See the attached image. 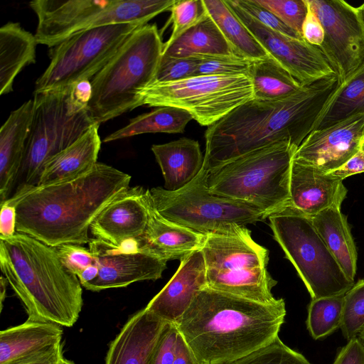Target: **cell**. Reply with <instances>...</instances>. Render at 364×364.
Here are the masks:
<instances>
[{
    "instance_id": "1",
    "label": "cell",
    "mask_w": 364,
    "mask_h": 364,
    "mask_svg": "<svg viewBox=\"0 0 364 364\" xmlns=\"http://www.w3.org/2000/svg\"><path fill=\"white\" fill-rule=\"evenodd\" d=\"M131 176L97 162L86 174L46 186L23 185L7 200L16 208V230L56 247L89 244L100 213L129 187Z\"/></svg>"
},
{
    "instance_id": "2",
    "label": "cell",
    "mask_w": 364,
    "mask_h": 364,
    "mask_svg": "<svg viewBox=\"0 0 364 364\" xmlns=\"http://www.w3.org/2000/svg\"><path fill=\"white\" fill-rule=\"evenodd\" d=\"M338 85L333 75L304 86L278 100L252 99L208 127L203 168L271 144L287 142L299 147L312 131L318 115Z\"/></svg>"
},
{
    "instance_id": "3",
    "label": "cell",
    "mask_w": 364,
    "mask_h": 364,
    "mask_svg": "<svg viewBox=\"0 0 364 364\" xmlns=\"http://www.w3.org/2000/svg\"><path fill=\"white\" fill-rule=\"evenodd\" d=\"M286 314L283 299L264 304L206 287L175 324L198 364H218L271 343Z\"/></svg>"
},
{
    "instance_id": "4",
    "label": "cell",
    "mask_w": 364,
    "mask_h": 364,
    "mask_svg": "<svg viewBox=\"0 0 364 364\" xmlns=\"http://www.w3.org/2000/svg\"><path fill=\"white\" fill-rule=\"evenodd\" d=\"M0 267L28 320L64 327L76 323L83 306L82 285L55 247L21 232L0 237Z\"/></svg>"
},
{
    "instance_id": "5",
    "label": "cell",
    "mask_w": 364,
    "mask_h": 364,
    "mask_svg": "<svg viewBox=\"0 0 364 364\" xmlns=\"http://www.w3.org/2000/svg\"><path fill=\"white\" fill-rule=\"evenodd\" d=\"M163 49L157 26H141L90 80L87 110L96 124L142 105L140 94L153 83Z\"/></svg>"
},
{
    "instance_id": "6",
    "label": "cell",
    "mask_w": 364,
    "mask_h": 364,
    "mask_svg": "<svg viewBox=\"0 0 364 364\" xmlns=\"http://www.w3.org/2000/svg\"><path fill=\"white\" fill-rule=\"evenodd\" d=\"M298 147L281 142L256 149L205 170L214 193L252 204L267 218L289 205V179Z\"/></svg>"
},
{
    "instance_id": "7",
    "label": "cell",
    "mask_w": 364,
    "mask_h": 364,
    "mask_svg": "<svg viewBox=\"0 0 364 364\" xmlns=\"http://www.w3.org/2000/svg\"><path fill=\"white\" fill-rule=\"evenodd\" d=\"M203 254L208 287L264 304H277V284L267 266L268 251L245 227L234 234L206 235Z\"/></svg>"
},
{
    "instance_id": "8",
    "label": "cell",
    "mask_w": 364,
    "mask_h": 364,
    "mask_svg": "<svg viewBox=\"0 0 364 364\" xmlns=\"http://www.w3.org/2000/svg\"><path fill=\"white\" fill-rule=\"evenodd\" d=\"M149 193L154 206L164 218L205 235L234 234L246 225L267 218L252 204L210 191L203 168L191 182L178 191L156 187Z\"/></svg>"
},
{
    "instance_id": "9",
    "label": "cell",
    "mask_w": 364,
    "mask_h": 364,
    "mask_svg": "<svg viewBox=\"0 0 364 364\" xmlns=\"http://www.w3.org/2000/svg\"><path fill=\"white\" fill-rule=\"evenodd\" d=\"M274 238L311 299L345 294L354 284L326 247L311 218L289 205L268 217Z\"/></svg>"
},
{
    "instance_id": "10",
    "label": "cell",
    "mask_w": 364,
    "mask_h": 364,
    "mask_svg": "<svg viewBox=\"0 0 364 364\" xmlns=\"http://www.w3.org/2000/svg\"><path fill=\"white\" fill-rule=\"evenodd\" d=\"M70 87L34 93L33 119L18 186L36 185L44 164L96 124L87 108L78 107L72 102Z\"/></svg>"
},
{
    "instance_id": "11",
    "label": "cell",
    "mask_w": 364,
    "mask_h": 364,
    "mask_svg": "<svg viewBox=\"0 0 364 364\" xmlns=\"http://www.w3.org/2000/svg\"><path fill=\"white\" fill-rule=\"evenodd\" d=\"M140 97L142 105L181 108L200 125L209 127L254 99V90L249 75H198L151 84Z\"/></svg>"
},
{
    "instance_id": "12",
    "label": "cell",
    "mask_w": 364,
    "mask_h": 364,
    "mask_svg": "<svg viewBox=\"0 0 364 364\" xmlns=\"http://www.w3.org/2000/svg\"><path fill=\"white\" fill-rule=\"evenodd\" d=\"M140 26L136 23L112 24L70 36L50 50V63L36 80L34 93L60 90L82 80H90Z\"/></svg>"
},
{
    "instance_id": "13",
    "label": "cell",
    "mask_w": 364,
    "mask_h": 364,
    "mask_svg": "<svg viewBox=\"0 0 364 364\" xmlns=\"http://www.w3.org/2000/svg\"><path fill=\"white\" fill-rule=\"evenodd\" d=\"M319 19L324 38L321 50L338 84L364 63V11L343 0H306Z\"/></svg>"
},
{
    "instance_id": "14",
    "label": "cell",
    "mask_w": 364,
    "mask_h": 364,
    "mask_svg": "<svg viewBox=\"0 0 364 364\" xmlns=\"http://www.w3.org/2000/svg\"><path fill=\"white\" fill-rule=\"evenodd\" d=\"M225 1L269 55L302 86L336 75L318 46L266 26L240 9L234 0Z\"/></svg>"
},
{
    "instance_id": "15",
    "label": "cell",
    "mask_w": 364,
    "mask_h": 364,
    "mask_svg": "<svg viewBox=\"0 0 364 364\" xmlns=\"http://www.w3.org/2000/svg\"><path fill=\"white\" fill-rule=\"evenodd\" d=\"M88 248L96 257L99 267L96 279L83 287L92 291L156 280L166 268L167 261L145 250L139 238L126 240L119 245L92 238Z\"/></svg>"
},
{
    "instance_id": "16",
    "label": "cell",
    "mask_w": 364,
    "mask_h": 364,
    "mask_svg": "<svg viewBox=\"0 0 364 364\" xmlns=\"http://www.w3.org/2000/svg\"><path fill=\"white\" fill-rule=\"evenodd\" d=\"M364 113L313 130L297 148L294 159L328 172L345 164L361 147Z\"/></svg>"
},
{
    "instance_id": "17",
    "label": "cell",
    "mask_w": 364,
    "mask_h": 364,
    "mask_svg": "<svg viewBox=\"0 0 364 364\" xmlns=\"http://www.w3.org/2000/svg\"><path fill=\"white\" fill-rule=\"evenodd\" d=\"M149 204V189L129 186L100 213L90 232L93 238L113 245L139 238L148 223Z\"/></svg>"
},
{
    "instance_id": "18",
    "label": "cell",
    "mask_w": 364,
    "mask_h": 364,
    "mask_svg": "<svg viewBox=\"0 0 364 364\" xmlns=\"http://www.w3.org/2000/svg\"><path fill=\"white\" fill-rule=\"evenodd\" d=\"M111 0H34L29 3L36 13L38 44L54 47L82 31Z\"/></svg>"
},
{
    "instance_id": "19",
    "label": "cell",
    "mask_w": 364,
    "mask_h": 364,
    "mask_svg": "<svg viewBox=\"0 0 364 364\" xmlns=\"http://www.w3.org/2000/svg\"><path fill=\"white\" fill-rule=\"evenodd\" d=\"M206 287L204 257L198 250L181 260L175 274L145 308L161 319L176 323Z\"/></svg>"
},
{
    "instance_id": "20",
    "label": "cell",
    "mask_w": 364,
    "mask_h": 364,
    "mask_svg": "<svg viewBox=\"0 0 364 364\" xmlns=\"http://www.w3.org/2000/svg\"><path fill=\"white\" fill-rule=\"evenodd\" d=\"M348 190L342 181L296 159L289 179V205L312 218L333 206H341Z\"/></svg>"
},
{
    "instance_id": "21",
    "label": "cell",
    "mask_w": 364,
    "mask_h": 364,
    "mask_svg": "<svg viewBox=\"0 0 364 364\" xmlns=\"http://www.w3.org/2000/svg\"><path fill=\"white\" fill-rule=\"evenodd\" d=\"M167 324L145 307L138 311L110 343L105 364H152Z\"/></svg>"
},
{
    "instance_id": "22",
    "label": "cell",
    "mask_w": 364,
    "mask_h": 364,
    "mask_svg": "<svg viewBox=\"0 0 364 364\" xmlns=\"http://www.w3.org/2000/svg\"><path fill=\"white\" fill-rule=\"evenodd\" d=\"M34 102H24L12 111L0 129V202L9 198L17 183L30 131Z\"/></svg>"
},
{
    "instance_id": "23",
    "label": "cell",
    "mask_w": 364,
    "mask_h": 364,
    "mask_svg": "<svg viewBox=\"0 0 364 364\" xmlns=\"http://www.w3.org/2000/svg\"><path fill=\"white\" fill-rule=\"evenodd\" d=\"M205 237V235L164 218L154 206L150 196L148 223L139 237L145 250L166 261L181 260L193 252L200 250Z\"/></svg>"
},
{
    "instance_id": "24",
    "label": "cell",
    "mask_w": 364,
    "mask_h": 364,
    "mask_svg": "<svg viewBox=\"0 0 364 364\" xmlns=\"http://www.w3.org/2000/svg\"><path fill=\"white\" fill-rule=\"evenodd\" d=\"M98 124L43 166L36 186H46L77 178L90 172L97 163L101 147Z\"/></svg>"
},
{
    "instance_id": "25",
    "label": "cell",
    "mask_w": 364,
    "mask_h": 364,
    "mask_svg": "<svg viewBox=\"0 0 364 364\" xmlns=\"http://www.w3.org/2000/svg\"><path fill=\"white\" fill-rule=\"evenodd\" d=\"M62 326L27 319L0 332V364H14L61 343Z\"/></svg>"
},
{
    "instance_id": "26",
    "label": "cell",
    "mask_w": 364,
    "mask_h": 364,
    "mask_svg": "<svg viewBox=\"0 0 364 364\" xmlns=\"http://www.w3.org/2000/svg\"><path fill=\"white\" fill-rule=\"evenodd\" d=\"M151 151L160 166L164 188L178 191L191 182L203 167V156L197 141L181 138L162 144H154Z\"/></svg>"
},
{
    "instance_id": "27",
    "label": "cell",
    "mask_w": 364,
    "mask_h": 364,
    "mask_svg": "<svg viewBox=\"0 0 364 364\" xmlns=\"http://www.w3.org/2000/svg\"><path fill=\"white\" fill-rule=\"evenodd\" d=\"M333 206L311 218L313 225L347 277L354 282L358 253L347 217Z\"/></svg>"
},
{
    "instance_id": "28",
    "label": "cell",
    "mask_w": 364,
    "mask_h": 364,
    "mask_svg": "<svg viewBox=\"0 0 364 364\" xmlns=\"http://www.w3.org/2000/svg\"><path fill=\"white\" fill-rule=\"evenodd\" d=\"M38 44L35 35L18 23L9 22L0 28V94L13 90L16 75L35 63Z\"/></svg>"
},
{
    "instance_id": "29",
    "label": "cell",
    "mask_w": 364,
    "mask_h": 364,
    "mask_svg": "<svg viewBox=\"0 0 364 364\" xmlns=\"http://www.w3.org/2000/svg\"><path fill=\"white\" fill-rule=\"evenodd\" d=\"M162 55L177 58L239 56L209 15L186 31L173 43L164 46Z\"/></svg>"
},
{
    "instance_id": "30",
    "label": "cell",
    "mask_w": 364,
    "mask_h": 364,
    "mask_svg": "<svg viewBox=\"0 0 364 364\" xmlns=\"http://www.w3.org/2000/svg\"><path fill=\"white\" fill-rule=\"evenodd\" d=\"M363 113L364 63L338 85L316 120L312 131L331 126L350 117Z\"/></svg>"
},
{
    "instance_id": "31",
    "label": "cell",
    "mask_w": 364,
    "mask_h": 364,
    "mask_svg": "<svg viewBox=\"0 0 364 364\" xmlns=\"http://www.w3.org/2000/svg\"><path fill=\"white\" fill-rule=\"evenodd\" d=\"M203 4L208 15L237 55L252 62L269 56L225 1L203 0Z\"/></svg>"
},
{
    "instance_id": "32",
    "label": "cell",
    "mask_w": 364,
    "mask_h": 364,
    "mask_svg": "<svg viewBox=\"0 0 364 364\" xmlns=\"http://www.w3.org/2000/svg\"><path fill=\"white\" fill-rule=\"evenodd\" d=\"M248 75L252 82L254 99L259 100H281L304 87L270 56L252 62Z\"/></svg>"
},
{
    "instance_id": "33",
    "label": "cell",
    "mask_w": 364,
    "mask_h": 364,
    "mask_svg": "<svg viewBox=\"0 0 364 364\" xmlns=\"http://www.w3.org/2000/svg\"><path fill=\"white\" fill-rule=\"evenodd\" d=\"M193 119L185 109L175 107H159L132 119L124 127L107 135L104 142H110L145 133H183Z\"/></svg>"
},
{
    "instance_id": "34",
    "label": "cell",
    "mask_w": 364,
    "mask_h": 364,
    "mask_svg": "<svg viewBox=\"0 0 364 364\" xmlns=\"http://www.w3.org/2000/svg\"><path fill=\"white\" fill-rule=\"evenodd\" d=\"M343 295L311 299L306 323L314 339H323L340 328Z\"/></svg>"
},
{
    "instance_id": "35",
    "label": "cell",
    "mask_w": 364,
    "mask_h": 364,
    "mask_svg": "<svg viewBox=\"0 0 364 364\" xmlns=\"http://www.w3.org/2000/svg\"><path fill=\"white\" fill-rule=\"evenodd\" d=\"M218 364H311L302 354L278 337L267 345L237 359Z\"/></svg>"
},
{
    "instance_id": "36",
    "label": "cell",
    "mask_w": 364,
    "mask_h": 364,
    "mask_svg": "<svg viewBox=\"0 0 364 364\" xmlns=\"http://www.w3.org/2000/svg\"><path fill=\"white\" fill-rule=\"evenodd\" d=\"M364 328V279H359L343 295L340 329L349 341Z\"/></svg>"
},
{
    "instance_id": "37",
    "label": "cell",
    "mask_w": 364,
    "mask_h": 364,
    "mask_svg": "<svg viewBox=\"0 0 364 364\" xmlns=\"http://www.w3.org/2000/svg\"><path fill=\"white\" fill-rule=\"evenodd\" d=\"M170 10L172 32L168 40L164 43V47L173 43L186 31L208 16L203 0L176 1Z\"/></svg>"
},
{
    "instance_id": "38",
    "label": "cell",
    "mask_w": 364,
    "mask_h": 364,
    "mask_svg": "<svg viewBox=\"0 0 364 364\" xmlns=\"http://www.w3.org/2000/svg\"><path fill=\"white\" fill-rule=\"evenodd\" d=\"M200 59L198 56L162 55L153 83L176 82L196 76Z\"/></svg>"
},
{
    "instance_id": "39",
    "label": "cell",
    "mask_w": 364,
    "mask_h": 364,
    "mask_svg": "<svg viewBox=\"0 0 364 364\" xmlns=\"http://www.w3.org/2000/svg\"><path fill=\"white\" fill-rule=\"evenodd\" d=\"M256 1L302 37V25L307 14L305 0Z\"/></svg>"
},
{
    "instance_id": "40",
    "label": "cell",
    "mask_w": 364,
    "mask_h": 364,
    "mask_svg": "<svg viewBox=\"0 0 364 364\" xmlns=\"http://www.w3.org/2000/svg\"><path fill=\"white\" fill-rule=\"evenodd\" d=\"M198 75H248L252 61L240 56H198Z\"/></svg>"
},
{
    "instance_id": "41",
    "label": "cell",
    "mask_w": 364,
    "mask_h": 364,
    "mask_svg": "<svg viewBox=\"0 0 364 364\" xmlns=\"http://www.w3.org/2000/svg\"><path fill=\"white\" fill-rule=\"evenodd\" d=\"M55 249L63 264L77 277L88 267L97 264L90 250L81 245L64 244Z\"/></svg>"
},
{
    "instance_id": "42",
    "label": "cell",
    "mask_w": 364,
    "mask_h": 364,
    "mask_svg": "<svg viewBox=\"0 0 364 364\" xmlns=\"http://www.w3.org/2000/svg\"><path fill=\"white\" fill-rule=\"evenodd\" d=\"M250 16L266 26L288 36L304 40L295 31L279 20L274 14L259 4L256 0H234Z\"/></svg>"
},
{
    "instance_id": "43",
    "label": "cell",
    "mask_w": 364,
    "mask_h": 364,
    "mask_svg": "<svg viewBox=\"0 0 364 364\" xmlns=\"http://www.w3.org/2000/svg\"><path fill=\"white\" fill-rule=\"evenodd\" d=\"M178 333L175 323H168L157 346L152 364H173Z\"/></svg>"
},
{
    "instance_id": "44",
    "label": "cell",
    "mask_w": 364,
    "mask_h": 364,
    "mask_svg": "<svg viewBox=\"0 0 364 364\" xmlns=\"http://www.w3.org/2000/svg\"><path fill=\"white\" fill-rule=\"evenodd\" d=\"M307 5V14L302 25L301 34L303 39L307 43L321 46L324 38L323 28L314 12L305 0Z\"/></svg>"
},
{
    "instance_id": "45",
    "label": "cell",
    "mask_w": 364,
    "mask_h": 364,
    "mask_svg": "<svg viewBox=\"0 0 364 364\" xmlns=\"http://www.w3.org/2000/svg\"><path fill=\"white\" fill-rule=\"evenodd\" d=\"M332 364H364V346L358 337L348 341Z\"/></svg>"
},
{
    "instance_id": "46",
    "label": "cell",
    "mask_w": 364,
    "mask_h": 364,
    "mask_svg": "<svg viewBox=\"0 0 364 364\" xmlns=\"http://www.w3.org/2000/svg\"><path fill=\"white\" fill-rule=\"evenodd\" d=\"M327 173L342 181L350 176L364 173V150L360 147L345 164Z\"/></svg>"
},
{
    "instance_id": "47",
    "label": "cell",
    "mask_w": 364,
    "mask_h": 364,
    "mask_svg": "<svg viewBox=\"0 0 364 364\" xmlns=\"http://www.w3.org/2000/svg\"><path fill=\"white\" fill-rule=\"evenodd\" d=\"M16 232V208L5 200L1 203L0 237H9Z\"/></svg>"
},
{
    "instance_id": "48",
    "label": "cell",
    "mask_w": 364,
    "mask_h": 364,
    "mask_svg": "<svg viewBox=\"0 0 364 364\" xmlns=\"http://www.w3.org/2000/svg\"><path fill=\"white\" fill-rule=\"evenodd\" d=\"M63 358V346L60 343L14 364H59Z\"/></svg>"
},
{
    "instance_id": "49",
    "label": "cell",
    "mask_w": 364,
    "mask_h": 364,
    "mask_svg": "<svg viewBox=\"0 0 364 364\" xmlns=\"http://www.w3.org/2000/svg\"><path fill=\"white\" fill-rule=\"evenodd\" d=\"M92 95V86L90 80L80 81L70 87V99L78 107L87 108Z\"/></svg>"
},
{
    "instance_id": "50",
    "label": "cell",
    "mask_w": 364,
    "mask_h": 364,
    "mask_svg": "<svg viewBox=\"0 0 364 364\" xmlns=\"http://www.w3.org/2000/svg\"><path fill=\"white\" fill-rule=\"evenodd\" d=\"M173 364H198L180 333L177 338L176 356Z\"/></svg>"
},
{
    "instance_id": "51",
    "label": "cell",
    "mask_w": 364,
    "mask_h": 364,
    "mask_svg": "<svg viewBox=\"0 0 364 364\" xmlns=\"http://www.w3.org/2000/svg\"><path fill=\"white\" fill-rule=\"evenodd\" d=\"M99 273V267L97 264H93L86 268L79 276L82 287L96 279Z\"/></svg>"
},
{
    "instance_id": "52",
    "label": "cell",
    "mask_w": 364,
    "mask_h": 364,
    "mask_svg": "<svg viewBox=\"0 0 364 364\" xmlns=\"http://www.w3.org/2000/svg\"><path fill=\"white\" fill-rule=\"evenodd\" d=\"M9 284L6 279L4 277V275L1 276L0 279V304H1V311L3 308V303L6 298V286Z\"/></svg>"
},
{
    "instance_id": "53",
    "label": "cell",
    "mask_w": 364,
    "mask_h": 364,
    "mask_svg": "<svg viewBox=\"0 0 364 364\" xmlns=\"http://www.w3.org/2000/svg\"><path fill=\"white\" fill-rule=\"evenodd\" d=\"M358 337L364 346V328L361 331Z\"/></svg>"
},
{
    "instance_id": "54",
    "label": "cell",
    "mask_w": 364,
    "mask_h": 364,
    "mask_svg": "<svg viewBox=\"0 0 364 364\" xmlns=\"http://www.w3.org/2000/svg\"><path fill=\"white\" fill-rule=\"evenodd\" d=\"M59 364H75V363L70 360H66L64 358H63L61 359V360L60 361Z\"/></svg>"
},
{
    "instance_id": "55",
    "label": "cell",
    "mask_w": 364,
    "mask_h": 364,
    "mask_svg": "<svg viewBox=\"0 0 364 364\" xmlns=\"http://www.w3.org/2000/svg\"><path fill=\"white\" fill-rule=\"evenodd\" d=\"M361 147L364 150V136H363V141H362V143H361Z\"/></svg>"
},
{
    "instance_id": "56",
    "label": "cell",
    "mask_w": 364,
    "mask_h": 364,
    "mask_svg": "<svg viewBox=\"0 0 364 364\" xmlns=\"http://www.w3.org/2000/svg\"><path fill=\"white\" fill-rule=\"evenodd\" d=\"M364 11V3L361 5Z\"/></svg>"
}]
</instances>
